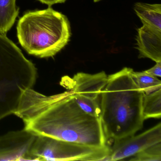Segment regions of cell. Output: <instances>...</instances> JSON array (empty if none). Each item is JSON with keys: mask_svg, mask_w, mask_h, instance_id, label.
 Listing matches in <instances>:
<instances>
[{"mask_svg": "<svg viewBox=\"0 0 161 161\" xmlns=\"http://www.w3.org/2000/svg\"><path fill=\"white\" fill-rule=\"evenodd\" d=\"M132 70L125 67L108 76L102 93L100 119L107 141L134 135L143 127L145 93L134 81Z\"/></svg>", "mask_w": 161, "mask_h": 161, "instance_id": "2", "label": "cell"}, {"mask_svg": "<svg viewBox=\"0 0 161 161\" xmlns=\"http://www.w3.org/2000/svg\"><path fill=\"white\" fill-rule=\"evenodd\" d=\"M17 31L21 47L40 58L53 57L68 44L71 36L68 18L51 7L25 13L18 22Z\"/></svg>", "mask_w": 161, "mask_h": 161, "instance_id": "3", "label": "cell"}, {"mask_svg": "<svg viewBox=\"0 0 161 161\" xmlns=\"http://www.w3.org/2000/svg\"><path fill=\"white\" fill-rule=\"evenodd\" d=\"M16 0H0V33L6 35L19 14Z\"/></svg>", "mask_w": 161, "mask_h": 161, "instance_id": "11", "label": "cell"}, {"mask_svg": "<svg viewBox=\"0 0 161 161\" xmlns=\"http://www.w3.org/2000/svg\"><path fill=\"white\" fill-rule=\"evenodd\" d=\"M144 71L152 76L160 78L161 77V62L156 63L154 66Z\"/></svg>", "mask_w": 161, "mask_h": 161, "instance_id": "15", "label": "cell"}, {"mask_svg": "<svg viewBox=\"0 0 161 161\" xmlns=\"http://www.w3.org/2000/svg\"><path fill=\"white\" fill-rule=\"evenodd\" d=\"M132 78L137 87L146 94L152 93L161 88V81L157 77L142 72H131Z\"/></svg>", "mask_w": 161, "mask_h": 161, "instance_id": "13", "label": "cell"}, {"mask_svg": "<svg viewBox=\"0 0 161 161\" xmlns=\"http://www.w3.org/2000/svg\"><path fill=\"white\" fill-rule=\"evenodd\" d=\"M161 142V123L137 136L114 141L104 161H118L132 157L147 148Z\"/></svg>", "mask_w": 161, "mask_h": 161, "instance_id": "7", "label": "cell"}, {"mask_svg": "<svg viewBox=\"0 0 161 161\" xmlns=\"http://www.w3.org/2000/svg\"><path fill=\"white\" fill-rule=\"evenodd\" d=\"M134 10L143 24L161 28V5L136 3Z\"/></svg>", "mask_w": 161, "mask_h": 161, "instance_id": "10", "label": "cell"}, {"mask_svg": "<svg viewBox=\"0 0 161 161\" xmlns=\"http://www.w3.org/2000/svg\"><path fill=\"white\" fill-rule=\"evenodd\" d=\"M136 47L138 58H147L155 63L161 62V29L143 24L137 29Z\"/></svg>", "mask_w": 161, "mask_h": 161, "instance_id": "9", "label": "cell"}, {"mask_svg": "<svg viewBox=\"0 0 161 161\" xmlns=\"http://www.w3.org/2000/svg\"><path fill=\"white\" fill-rule=\"evenodd\" d=\"M142 112L144 120L150 118H161V88L150 94H145L143 98Z\"/></svg>", "mask_w": 161, "mask_h": 161, "instance_id": "12", "label": "cell"}, {"mask_svg": "<svg viewBox=\"0 0 161 161\" xmlns=\"http://www.w3.org/2000/svg\"><path fill=\"white\" fill-rule=\"evenodd\" d=\"M104 71L91 74L79 72L72 78H63L62 86L71 91L74 99L82 110L100 119L102 93L107 84Z\"/></svg>", "mask_w": 161, "mask_h": 161, "instance_id": "6", "label": "cell"}, {"mask_svg": "<svg viewBox=\"0 0 161 161\" xmlns=\"http://www.w3.org/2000/svg\"><path fill=\"white\" fill-rule=\"evenodd\" d=\"M15 115L25 130L44 136L91 147H106L101 119L81 109L71 91L47 96L34 90L22 95Z\"/></svg>", "mask_w": 161, "mask_h": 161, "instance_id": "1", "label": "cell"}, {"mask_svg": "<svg viewBox=\"0 0 161 161\" xmlns=\"http://www.w3.org/2000/svg\"><path fill=\"white\" fill-rule=\"evenodd\" d=\"M109 147H91L44 136H36L27 161H104Z\"/></svg>", "mask_w": 161, "mask_h": 161, "instance_id": "5", "label": "cell"}, {"mask_svg": "<svg viewBox=\"0 0 161 161\" xmlns=\"http://www.w3.org/2000/svg\"><path fill=\"white\" fill-rule=\"evenodd\" d=\"M37 78L35 65L0 33V120L15 114L23 93L33 88Z\"/></svg>", "mask_w": 161, "mask_h": 161, "instance_id": "4", "label": "cell"}, {"mask_svg": "<svg viewBox=\"0 0 161 161\" xmlns=\"http://www.w3.org/2000/svg\"><path fill=\"white\" fill-rule=\"evenodd\" d=\"M36 136L24 129L0 136V161H27Z\"/></svg>", "mask_w": 161, "mask_h": 161, "instance_id": "8", "label": "cell"}, {"mask_svg": "<svg viewBox=\"0 0 161 161\" xmlns=\"http://www.w3.org/2000/svg\"><path fill=\"white\" fill-rule=\"evenodd\" d=\"M93 1H94L95 3H97L98 2L100 1L101 0H93Z\"/></svg>", "mask_w": 161, "mask_h": 161, "instance_id": "17", "label": "cell"}, {"mask_svg": "<svg viewBox=\"0 0 161 161\" xmlns=\"http://www.w3.org/2000/svg\"><path fill=\"white\" fill-rule=\"evenodd\" d=\"M41 3L47 4L49 7L57 3H63L65 2L67 0H38Z\"/></svg>", "mask_w": 161, "mask_h": 161, "instance_id": "16", "label": "cell"}, {"mask_svg": "<svg viewBox=\"0 0 161 161\" xmlns=\"http://www.w3.org/2000/svg\"><path fill=\"white\" fill-rule=\"evenodd\" d=\"M131 161H161V142L153 145L132 156Z\"/></svg>", "mask_w": 161, "mask_h": 161, "instance_id": "14", "label": "cell"}]
</instances>
